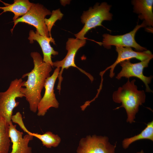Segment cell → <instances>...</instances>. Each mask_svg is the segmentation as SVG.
I'll list each match as a JSON object with an SVG mask.
<instances>
[{
	"instance_id": "cell-1",
	"label": "cell",
	"mask_w": 153,
	"mask_h": 153,
	"mask_svg": "<svg viewBox=\"0 0 153 153\" xmlns=\"http://www.w3.org/2000/svg\"><path fill=\"white\" fill-rule=\"evenodd\" d=\"M30 55L33 60L34 68L30 72L22 75V78L27 76V79L26 81H23L21 91L29 103L30 110L35 113L42 97L41 91L46 79L50 76L52 67L43 62L39 52H31Z\"/></svg>"
},
{
	"instance_id": "cell-2",
	"label": "cell",
	"mask_w": 153,
	"mask_h": 153,
	"mask_svg": "<svg viewBox=\"0 0 153 153\" xmlns=\"http://www.w3.org/2000/svg\"><path fill=\"white\" fill-rule=\"evenodd\" d=\"M135 81L134 79L130 81L128 79L126 83L113 92L112 95L114 102L122 103L114 109L124 108L127 114L126 121L130 124L134 122L139 107L145 102L146 99L144 91L137 89L135 83Z\"/></svg>"
},
{
	"instance_id": "cell-3",
	"label": "cell",
	"mask_w": 153,
	"mask_h": 153,
	"mask_svg": "<svg viewBox=\"0 0 153 153\" xmlns=\"http://www.w3.org/2000/svg\"><path fill=\"white\" fill-rule=\"evenodd\" d=\"M111 6L103 2L100 4L96 3L88 10L83 11L80 17L81 21L84 26L78 33L75 34L76 38L80 39H86L85 35L90 30L98 26H102L104 20H110L112 14L110 12Z\"/></svg>"
},
{
	"instance_id": "cell-4",
	"label": "cell",
	"mask_w": 153,
	"mask_h": 153,
	"mask_svg": "<svg viewBox=\"0 0 153 153\" xmlns=\"http://www.w3.org/2000/svg\"><path fill=\"white\" fill-rule=\"evenodd\" d=\"M23 82L22 78H16L11 82L5 91L0 92V118L9 124L11 122L13 110L19 104L16 99L25 97L21 91Z\"/></svg>"
},
{
	"instance_id": "cell-5",
	"label": "cell",
	"mask_w": 153,
	"mask_h": 153,
	"mask_svg": "<svg viewBox=\"0 0 153 153\" xmlns=\"http://www.w3.org/2000/svg\"><path fill=\"white\" fill-rule=\"evenodd\" d=\"M86 43V39H80L73 38H69L66 43V49L67 53L65 57L61 60L53 62V67L61 68L58 77V82L57 88L60 94L61 83L63 80L62 75L65 69H67L71 67L76 68L86 75L91 82L93 81L94 78L92 75L78 67L75 63V57L77 51L80 48L84 46Z\"/></svg>"
},
{
	"instance_id": "cell-6",
	"label": "cell",
	"mask_w": 153,
	"mask_h": 153,
	"mask_svg": "<svg viewBox=\"0 0 153 153\" xmlns=\"http://www.w3.org/2000/svg\"><path fill=\"white\" fill-rule=\"evenodd\" d=\"M50 10L39 3H34L24 15L13 21L14 25L11 31L12 33L15 26L19 22H23L33 26L41 35L50 37L45 24L44 19L47 15L51 14Z\"/></svg>"
},
{
	"instance_id": "cell-7",
	"label": "cell",
	"mask_w": 153,
	"mask_h": 153,
	"mask_svg": "<svg viewBox=\"0 0 153 153\" xmlns=\"http://www.w3.org/2000/svg\"><path fill=\"white\" fill-rule=\"evenodd\" d=\"M116 144H111L106 136L87 135L80 140L77 153H115Z\"/></svg>"
},
{
	"instance_id": "cell-8",
	"label": "cell",
	"mask_w": 153,
	"mask_h": 153,
	"mask_svg": "<svg viewBox=\"0 0 153 153\" xmlns=\"http://www.w3.org/2000/svg\"><path fill=\"white\" fill-rule=\"evenodd\" d=\"M152 58L153 57L149 58L136 63H131L130 60L121 62L119 63L122 67V69L117 74L116 78L118 80H120L122 77L128 79L132 77L137 78L144 84L146 92H152L149 86L152 76H144L143 73L144 69L148 67L150 61Z\"/></svg>"
},
{
	"instance_id": "cell-9",
	"label": "cell",
	"mask_w": 153,
	"mask_h": 153,
	"mask_svg": "<svg viewBox=\"0 0 153 153\" xmlns=\"http://www.w3.org/2000/svg\"><path fill=\"white\" fill-rule=\"evenodd\" d=\"M144 21L140 25H137L134 29L130 32L121 35H113L108 34L103 35V37L101 45L107 49L111 46L133 47L137 50H146L144 47L141 46L135 41V36L137 31L140 28L146 26Z\"/></svg>"
},
{
	"instance_id": "cell-10",
	"label": "cell",
	"mask_w": 153,
	"mask_h": 153,
	"mask_svg": "<svg viewBox=\"0 0 153 153\" xmlns=\"http://www.w3.org/2000/svg\"><path fill=\"white\" fill-rule=\"evenodd\" d=\"M60 70V68L56 67L52 75L46 80L44 86L45 93L37 106V115L39 116H44L51 107L56 109L59 107V103L56 99L54 88Z\"/></svg>"
},
{
	"instance_id": "cell-11",
	"label": "cell",
	"mask_w": 153,
	"mask_h": 153,
	"mask_svg": "<svg viewBox=\"0 0 153 153\" xmlns=\"http://www.w3.org/2000/svg\"><path fill=\"white\" fill-rule=\"evenodd\" d=\"M116 50L118 53L116 60L112 64L100 73V75L101 76H103L107 71L110 69L109 76L110 78H113L115 75L114 70L115 67L118 64L124 61L135 58L142 61L148 58L153 57L151 52L147 50L141 52H136L133 51L130 47L116 46Z\"/></svg>"
},
{
	"instance_id": "cell-12",
	"label": "cell",
	"mask_w": 153,
	"mask_h": 153,
	"mask_svg": "<svg viewBox=\"0 0 153 153\" xmlns=\"http://www.w3.org/2000/svg\"><path fill=\"white\" fill-rule=\"evenodd\" d=\"M16 125L12 122L9 124V134L12 143V149L10 153H32V148L28 145L33 140V136L26 134L23 137V133L16 129Z\"/></svg>"
},
{
	"instance_id": "cell-13",
	"label": "cell",
	"mask_w": 153,
	"mask_h": 153,
	"mask_svg": "<svg viewBox=\"0 0 153 153\" xmlns=\"http://www.w3.org/2000/svg\"><path fill=\"white\" fill-rule=\"evenodd\" d=\"M28 39L30 43H33L34 40L36 41L39 43L43 52V62L50 64L53 67L51 56L52 55L56 56L58 54V52L55 50L50 43L51 42L55 44L54 39L52 37H47L42 35L37 31L35 32L33 30L30 31Z\"/></svg>"
},
{
	"instance_id": "cell-14",
	"label": "cell",
	"mask_w": 153,
	"mask_h": 153,
	"mask_svg": "<svg viewBox=\"0 0 153 153\" xmlns=\"http://www.w3.org/2000/svg\"><path fill=\"white\" fill-rule=\"evenodd\" d=\"M133 12L139 14L138 18L144 21L146 26L153 25L152 0H135L132 1Z\"/></svg>"
},
{
	"instance_id": "cell-15",
	"label": "cell",
	"mask_w": 153,
	"mask_h": 153,
	"mask_svg": "<svg viewBox=\"0 0 153 153\" xmlns=\"http://www.w3.org/2000/svg\"><path fill=\"white\" fill-rule=\"evenodd\" d=\"M33 3L30 2L28 0H15L12 4L5 7H0V9L3 11L0 15L7 12H13L14 16L13 21H15L20 16H22L29 10Z\"/></svg>"
},
{
	"instance_id": "cell-16",
	"label": "cell",
	"mask_w": 153,
	"mask_h": 153,
	"mask_svg": "<svg viewBox=\"0 0 153 153\" xmlns=\"http://www.w3.org/2000/svg\"><path fill=\"white\" fill-rule=\"evenodd\" d=\"M26 132L39 139L41 141L43 145L47 148L56 147L59 145L61 141V138L58 135L50 131H47L42 134L33 133L28 129Z\"/></svg>"
},
{
	"instance_id": "cell-17",
	"label": "cell",
	"mask_w": 153,
	"mask_h": 153,
	"mask_svg": "<svg viewBox=\"0 0 153 153\" xmlns=\"http://www.w3.org/2000/svg\"><path fill=\"white\" fill-rule=\"evenodd\" d=\"M143 139L153 141V120L146 124V126L139 134L130 138L124 139L122 142V147L124 149H127L133 142Z\"/></svg>"
},
{
	"instance_id": "cell-18",
	"label": "cell",
	"mask_w": 153,
	"mask_h": 153,
	"mask_svg": "<svg viewBox=\"0 0 153 153\" xmlns=\"http://www.w3.org/2000/svg\"><path fill=\"white\" fill-rule=\"evenodd\" d=\"M9 124L0 118V153H8L11 140L9 134Z\"/></svg>"
},
{
	"instance_id": "cell-19",
	"label": "cell",
	"mask_w": 153,
	"mask_h": 153,
	"mask_svg": "<svg viewBox=\"0 0 153 153\" xmlns=\"http://www.w3.org/2000/svg\"><path fill=\"white\" fill-rule=\"evenodd\" d=\"M51 15L49 18H45L44 19L45 23L49 31L50 37H52L51 30L55 23L58 20H61L63 16L60 8L52 10Z\"/></svg>"
},
{
	"instance_id": "cell-20",
	"label": "cell",
	"mask_w": 153,
	"mask_h": 153,
	"mask_svg": "<svg viewBox=\"0 0 153 153\" xmlns=\"http://www.w3.org/2000/svg\"><path fill=\"white\" fill-rule=\"evenodd\" d=\"M61 4L63 6H65L66 4H68V3H70V1L67 0H61L60 1Z\"/></svg>"
},
{
	"instance_id": "cell-21",
	"label": "cell",
	"mask_w": 153,
	"mask_h": 153,
	"mask_svg": "<svg viewBox=\"0 0 153 153\" xmlns=\"http://www.w3.org/2000/svg\"><path fill=\"white\" fill-rule=\"evenodd\" d=\"M140 153H144L143 150H142L140 152H139Z\"/></svg>"
},
{
	"instance_id": "cell-22",
	"label": "cell",
	"mask_w": 153,
	"mask_h": 153,
	"mask_svg": "<svg viewBox=\"0 0 153 153\" xmlns=\"http://www.w3.org/2000/svg\"><path fill=\"white\" fill-rule=\"evenodd\" d=\"M136 153H139V152H137Z\"/></svg>"
}]
</instances>
